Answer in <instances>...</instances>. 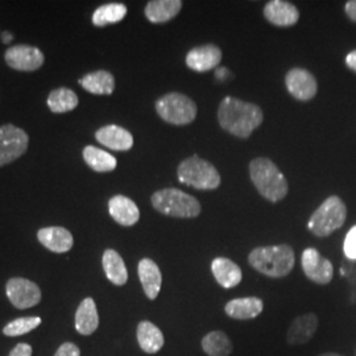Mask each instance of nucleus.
Segmentation results:
<instances>
[{"label": "nucleus", "mask_w": 356, "mask_h": 356, "mask_svg": "<svg viewBox=\"0 0 356 356\" xmlns=\"http://www.w3.org/2000/svg\"><path fill=\"white\" fill-rule=\"evenodd\" d=\"M220 127L229 134L245 139L263 123L264 115L259 106L236 98H225L218 110Z\"/></svg>", "instance_id": "obj_1"}, {"label": "nucleus", "mask_w": 356, "mask_h": 356, "mask_svg": "<svg viewBox=\"0 0 356 356\" xmlns=\"http://www.w3.org/2000/svg\"><path fill=\"white\" fill-rule=\"evenodd\" d=\"M250 266L272 279L288 276L296 264V256L288 244L257 247L248 254Z\"/></svg>", "instance_id": "obj_2"}, {"label": "nucleus", "mask_w": 356, "mask_h": 356, "mask_svg": "<svg viewBox=\"0 0 356 356\" xmlns=\"http://www.w3.org/2000/svg\"><path fill=\"white\" fill-rule=\"evenodd\" d=\"M250 176L254 188L270 202H279L288 194L286 178L277 165L266 157H257L250 164Z\"/></svg>", "instance_id": "obj_3"}, {"label": "nucleus", "mask_w": 356, "mask_h": 356, "mask_svg": "<svg viewBox=\"0 0 356 356\" xmlns=\"http://www.w3.org/2000/svg\"><path fill=\"white\" fill-rule=\"evenodd\" d=\"M151 201L154 210L166 216L195 218L201 214V204L198 200L175 188L153 193Z\"/></svg>", "instance_id": "obj_4"}, {"label": "nucleus", "mask_w": 356, "mask_h": 356, "mask_svg": "<svg viewBox=\"0 0 356 356\" xmlns=\"http://www.w3.org/2000/svg\"><path fill=\"white\" fill-rule=\"evenodd\" d=\"M179 182L198 191H213L220 185V175L216 166L200 156L184 160L177 170Z\"/></svg>", "instance_id": "obj_5"}, {"label": "nucleus", "mask_w": 356, "mask_h": 356, "mask_svg": "<svg viewBox=\"0 0 356 356\" xmlns=\"http://www.w3.org/2000/svg\"><path fill=\"white\" fill-rule=\"evenodd\" d=\"M346 216L347 209L343 201L337 195H331L310 216L307 229L318 238H326L343 226Z\"/></svg>", "instance_id": "obj_6"}, {"label": "nucleus", "mask_w": 356, "mask_h": 356, "mask_svg": "<svg viewBox=\"0 0 356 356\" xmlns=\"http://www.w3.org/2000/svg\"><path fill=\"white\" fill-rule=\"evenodd\" d=\"M156 111L166 123L185 126L195 119L197 104L181 92H169L156 102Z\"/></svg>", "instance_id": "obj_7"}, {"label": "nucleus", "mask_w": 356, "mask_h": 356, "mask_svg": "<svg viewBox=\"0 0 356 356\" xmlns=\"http://www.w3.org/2000/svg\"><path fill=\"white\" fill-rule=\"evenodd\" d=\"M29 136L24 129L13 124L0 127V166L11 164L28 149Z\"/></svg>", "instance_id": "obj_8"}, {"label": "nucleus", "mask_w": 356, "mask_h": 356, "mask_svg": "<svg viewBox=\"0 0 356 356\" xmlns=\"http://www.w3.org/2000/svg\"><path fill=\"white\" fill-rule=\"evenodd\" d=\"M6 293L11 304L20 310L33 307L41 301V289L38 284L23 277H13L7 281Z\"/></svg>", "instance_id": "obj_9"}, {"label": "nucleus", "mask_w": 356, "mask_h": 356, "mask_svg": "<svg viewBox=\"0 0 356 356\" xmlns=\"http://www.w3.org/2000/svg\"><path fill=\"white\" fill-rule=\"evenodd\" d=\"M6 64L17 72H35L40 69L44 61V53L33 45H13L4 54Z\"/></svg>", "instance_id": "obj_10"}, {"label": "nucleus", "mask_w": 356, "mask_h": 356, "mask_svg": "<svg viewBox=\"0 0 356 356\" xmlns=\"http://www.w3.org/2000/svg\"><path fill=\"white\" fill-rule=\"evenodd\" d=\"M301 264L309 280L319 285H326L332 280L334 268L330 260L323 257L316 248H306L301 256Z\"/></svg>", "instance_id": "obj_11"}, {"label": "nucleus", "mask_w": 356, "mask_h": 356, "mask_svg": "<svg viewBox=\"0 0 356 356\" xmlns=\"http://www.w3.org/2000/svg\"><path fill=\"white\" fill-rule=\"evenodd\" d=\"M286 89L298 101H310L316 97L318 83L314 76L305 69L294 67L285 76Z\"/></svg>", "instance_id": "obj_12"}, {"label": "nucleus", "mask_w": 356, "mask_h": 356, "mask_svg": "<svg viewBox=\"0 0 356 356\" xmlns=\"http://www.w3.org/2000/svg\"><path fill=\"white\" fill-rule=\"evenodd\" d=\"M318 317L314 313H306L293 319L286 331V342L291 346L305 344L318 330Z\"/></svg>", "instance_id": "obj_13"}, {"label": "nucleus", "mask_w": 356, "mask_h": 356, "mask_svg": "<svg viewBox=\"0 0 356 356\" xmlns=\"http://www.w3.org/2000/svg\"><path fill=\"white\" fill-rule=\"evenodd\" d=\"M110 216L116 223L124 227H131L136 225L140 219V210L138 204L126 195H114L108 201Z\"/></svg>", "instance_id": "obj_14"}, {"label": "nucleus", "mask_w": 356, "mask_h": 356, "mask_svg": "<svg viewBox=\"0 0 356 356\" xmlns=\"http://www.w3.org/2000/svg\"><path fill=\"white\" fill-rule=\"evenodd\" d=\"M222 61V51L213 44L193 48L186 56V65L194 72H209Z\"/></svg>", "instance_id": "obj_15"}, {"label": "nucleus", "mask_w": 356, "mask_h": 356, "mask_svg": "<svg viewBox=\"0 0 356 356\" xmlns=\"http://www.w3.org/2000/svg\"><path fill=\"white\" fill-rule=\"evenodd\" d=\"M38 242L56 254H65L73 248L74 239L69 229L58 226L38 229Z\"/></svg>", "instance_id": "obj_16"}, {"label": "nucleus", "mask_w": 356, "mask_h": 356, "mask_svg": "<svg viewBox=\"0 0 356 356\" xmlns=\"http://www.w3.org/2000/svg\"><path fill=\"white\" fill-rule=\"evenodd\" d=\"M95 139L104 147L119 152L129 151L134 145V136L131 135V132L116 124L99 128L95 132Z\"/></svg>", "instance_id": "obj_17"}, {"label": "nucleus", "mask_w": 356, "mask_h": 356, "mask_svg": "<svg viewBox=\"0 0 356 356\" xmlns=\"http://www.w3.org/2000/svg\"><path fill=\"white\" fill-rule=\"evenodd\" d=\"M264 16L269 23L277 26H292L298 22L300 13L296 6L284 0H272L264 8Z\"/></svg>", "instance_id": "obj_18"}, {"label": "nucleus", "mask_w": 356, "mask_h": 356, "mask_svg": "<svg viewBox=\"0 0 356 356\" xmlns=\"http://www.w3.org/2000/svg\"><path fill=\"white\" fill-rule=\"evenodd\" d=\"M138 273L145 296L152 301L156 300L163 284V275L159 266L151 259H141L138 266Z\"/></svg>", "instance_id": "obj_19"}, {"label": "nucleus", "mask_w": 356, "mask_h": 356, "mask_svg": "<svg viewBox=\"0 0 356 356\" xmlns=\"http://www.w3.org/2000/svg\"><path fill=\"white\" fill-rule=\"evenodd\" d=\"M211 272L216 282L225 289L235 288L243 279L241 267L227 257H216L211 263Z\"/></svg>", "instance_id": "obj_20"}, {"label": "nucleus", "mask_w": 356, "mask_h": 356, "mask_svg": "<svg viewBox=\"0 0 356 356\" xmlns=\"http://www.w3.org/2000/svg\"><path fill=\"white\" fill-rule=\"evenodd\" d=\"M264 310V302L257 297H244L229 301L225 312L229 318L247 321L259 317Z\"/></svg>", "instance_id": "obj_21"}, {"label": "nucleus", "mask_w": 356, "mask_h": 356, "mask_svg": "<svg viewBox=\"0 0 356 356\" xmlns=\"http://www.w3.org/2000/svg\"><path fill=\"white\" fill-rule=\"evenodd\" d=\"M138 342L145 354H157L165 343L164 334L154 323L149 321H141L136 331Z\"/></svg>", "instance_id": "obj_22"}, {"label": "nucleus", "mask_w": 356, "mask_h": 356, "mask_svg": "<svg viewBox=\"0 0 356 356\" xmlns=\"http://www.w3.org/2000/svg\"><path fill=\"white\" fill-rule=\"evenodd\" d=\"M99 326V316L95 301L92 298H85L76 309V330L81 335H91Z\"/></svg>", "instance_id": "obj_23"}, {"label": "nucleus", "mask_w": 356, "mask_h": 356, "mask_svg": "<svg viewBox=\"0 0 356 356\" xmlns=\"http://www.w3.org/2000/svg\"><path fill=\"white\" fill-rule=\"evenodd\" d=\"M181 8V0H152L145 7V16L149 22L160 24L175 19Z\"/></svg>", "instance_id": "obj_24"}, {"label": "nucleus", "mask_w": 356, "mask_h": 356, "mask_svg": "<svg viewBox=\"0 0 356 356\" xmlns=\"http://www.w3.org/2000/svg\"><path fill=\"white\" fill-rule=\"evenodd\" d=\"M79 85L95 95H111L115 90V78L107 70H97L82 76Z\"/></svg>", "instance_id": "obj_25"}, {"label": "nucleus", "mask_w": 356, "mask_h": 356, "mask_svg": "<svg viewBox=\"0 0 356 356\" xmlns=\"http://www.w3.org/2000/svg\"><path fill=\"white\" fill-rule=\"evenodd\" d=\"M102 266L106 277L114 285L122 286L128 281V270L124 260L115 250H106L102 257Z\"/></svg>", "instance_id": "obj_26"}, {"label": "nucleus", "mask_w": 356, "mask_h": 356, "mask_svg": "<svg viewBox=\"0 0 356 356\" xmlns=\"http://www.w3.org/2000/svg\"><path fill=\"white\" fill-rule=\"evenodd\" d=\"M201 346L207 356H229L234 351V344L223 331H211L206 334Z\"/></svg>", "instance_id": "obj_27"}, {"label": "nucleus", "mask_w": 356, "mask_h": 356, "mask_svg": "<svg viewBox=\"0 0 356 356\" xmlns=\"http://www.w3.org/2000/svg\"><path fill=\"white\" fill-rule=\"evenodd\" d=\"M83 160L88 165L94 170V172H98V173H108V172H113L116 165H118V161L115 159L113 154L99 149L94 145H88L85 149H83Z\"/></svg>", "instance_id": "obj_28"}, {"label": "nucleus", "mask_w": 356, "mask_h": 356, "mask_svg": "<svg viewBox=\"0 0 356 356\" xmlns=\"http://www.w3.org/2000/svg\"><path fill=\"white\" fill-rule=\"evenodd\" d=\"M127 7L122 3H108L98 7L92 13V24L106 26L122 22L127 15Z\"/></svg>", "instance_id": "obj_29"}, {"label": "nucleus", "mask_w": 356, "mask_h": 356, "mask_svg": "<svg viewBox=\"0 0 356 356\" xmlns=\"http://www.w3.org/2000/svg\"><path fill=\"white\" fill-rule=\"evenodd\" d=\"M48 107L54 114H64L73 111L78 106V97L73 90L60 88L53 90L48 97Z\"/></svg>", "instance_id": "obj_30"}, {"label": "nucleus", "mask_w": 356, "mask_h": 356, "mask_svg": "<svg viewBox=\"0 0 356 356\" xmlns=\"http://www.w3.org/2000/svg\"><path fill=\"white\" fill-rule=\"evenodd\" d=\"M40 325H41L40 317H23V318L13 319L4 326L3 334L7 337H20L38 329Z\"/></svg>", "instance_id": "obj_31"}, {"label": "nucleus", "mask_w": 356, "mask_h": 356, "mask_svg": "<svg viewBox=\"0 0 356 356\" xmlns=\"http://www.w3.org/2000/svg\"><path fill=\"white\" fill-rule=\"evenodd\" d=\"M343 251L347 259L356 260V226L347 232L344 239Z\"/></svg>", "instance_id": "obj_32"}, {"label": "nucleus", "mask_w": 356, "mask_h": 356, "mask_svg": "<svg viewBox=\"0 0 356 356\" xmlns=\"http://www.w3.org/2000/svg\"><path fill=\"white\" fill-rule=\"evenodd\" d=\"M54 356H81V351L76 344L66 342L60 346V348L57 350Z\"/></svg>", "instance_id": "obj_33"}, {"label": "nucleus", "mask_w": 356, "mask_h": 356, "mask_svg": "<svg viewBox=\"0 0 356 356\" xmlns=\"http://www.w3.org/2000/svg\"><path fill=\"white\" fill-rule=\"evenodd\" d=\"M8 356H32V347L31 344H16Z\"/></svg>", "instance_id": "obj_34"}, {"label": "nucleus", "mask_w": 356, "mask_h": 356, "mask_svg": "<svg viewBox=\"0 0 356 356\" xmlns=\"http://www.w3.org/2000/svg\"><path fill=\"white\" fill-rule=\"evenodd\" d=\"M346 13L348 15V17L351 20L356 22V0L347 1V4H346Z\"/></svg>", "instance_id": "obj_35"}, {"label": "nucleus", "mask_w": 356, "mask_h": 356, "mask_svg": "<svg viewBox=\"0 0 356 356\" xmlns=\"http://www.w3.org/2000/svg\"><path fill=\"white\" fill-rule=\"evenodd\" d=\"M346 64H347V66H348L350 69H353L354 72H356V51H351V53L347 56Z\"/></svg>", "instance_id": "obj_36"}, {"label": "nucleus", "mask_w": 356, "mask_h": 356, "mask_svg": "<svg viewBox=\"0 0 356 356\" xmlns=\"http://www.w3.org/2000/svg\"><path fill=\"white\" fill-rule=\"evenodd\" d=\"M13 40V33H10V32H7V31L1 33V41H3V44H7V45H8V44H10Z\"/></svg>", "instance_id": "obj_37"}, {"label": "nucleus", "mask_w": 356, "mask_h": 356, "mask_svg": "<svg viewBox=\"0 0 356 356\" xmlns=\"http://www.w3.org/2000/svg\"><path fill=\"white\" fill-rule=\"evenodd\" d=\"M318 356H343L339 355V354H335V353H323V354H321Z\"/></svg>", "instance_id": "obj_38"}]
</instances>
